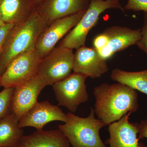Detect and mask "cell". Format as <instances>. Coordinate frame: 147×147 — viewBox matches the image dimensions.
Instances as JSON below:
<instances>
[{"label":"cell","mask_w":147,"mask_h":147,"mask_svg":"<svg viewBox=\"0 0 147 147\" xmlns=\"http://www.w3.org/2000/svg\"><path fill=\"white\" fill-rule=\"evenodd\" d=\"M94 111L98 119L108 125L139 108L137 90L120 83H104L95 87Z\"/></svg>","instance_id":"obj_1"},{"label":"cell","mask_w":147,"mask_h":147,"mask_svg":"<svg viewBox=\"0 0 147 147\" xmlns=\"http://www.w3.org/2000/svg\"><path fill=\"white\" fill-rule=\"evenodd\" d=\"M50 24L37 7L29 17L13 25L6 38L0 56L1 75L14 58L35 48L40 35Z\"/></svg>","instance_id":"obj_2"},{"label":"cell","mask_w":147,"mask_h":147,"mask_svg":"<svg viewBox=\"0 0 147 147\" xmlns=\"http://www.w3.org/2000/svg\"><path fill=\"white\" fill-rule=\"evenodd\" d=\"M67 121L59 128L68 139L72 147H108L102 142L99 134L100 129L107 125L95 117L92 108L89 115L82 117L73 113L66 114Z\"/></svg>","instance_id":"obj_3"},{"label":"cell","mask_w":147,"mask_h":147,"mask_svg":"<svg viewBox=\"0 0 147 147\" xmlns=\"http://www.w3.org/2000/svg\"><path fill=\"white\" fill-rule=\"evenodd\" d=\"M110 9H118L125 12L119 1L91 0L84 16L66 35L59 47L73 50L85 45L87 36L97 23L100 14Z\"/></svg>","instance_id":"obj_4"},{"label":"cell","mask_w":147,"mask_h":147,"mask_svg":"<svg viewBox=\"0 0 147 147\" xmlns=\"http://www.w3.org/2000/svg\"><path fill=\"white\" fill-rule=\"evenodd\" d=\"M74 58L72 49L59 46L55 47L40 60L38 75L43 79L47 86H53L72 74Z\"/></svg>","instance_id":"obj_5"},{"label":"cell","mask_w":147,"mask_h":147,"mask_svg":"<svg viewBox=\"0 0 147 147\" xmlns=\"http://www.w3.org/2000/svg\"><path fill=\"white\" fill-rule=\"evenodd\" d=\"M41 59L35 48L17 56L2 74L1 86L15 88L36 76Z\"/></svg>","instance_id":"obj_6"},{"label":"cell","mask_w":147,"mask_h":147,"mask_svg":"<svg viewBox=\"0 0 147 147\" xmlns=\"http://www.w3.org/2000/svg\"><path fill=\"white\" fill-rule=\"evenodd\" d=\"M87 76L74 72L66 79L53 85L58 105L65 107L71 113L89 99L86 81Z\"/></svg>","instance_id":"obj_7"},{"label":"cell","mask_w":147,"mask_h":147,"mask_svg":"<svg viewBox=\"0 0 147 147\" xmlns=\"http://www.w3.org/2000/svg\"><path fill=\"white\" fill-rule=\"evenodd\" d=\"M86 11L53 21L41 33L35 48L42 58L55 48V45L78 24Z\"/></svg>","instance_id":"obj_8"},{"label":"cell","mask_w":147,"mask_h":147,"mask_svg":"<svg viewBox=\"0 0 147 147\" xmlns=\"http://www.w3.org/2000/svg\"><path fill=\"white\" fill-rule=\"evenodd\" d=\"M47 86L43 79L36 76L15 87L11 102V111L20 119L38 102L40 92Z\"/></svg>","instance_id":"obj_9"},{"label":"cell","mask_w":147,"mask_h":147,"mask_svg":"<svg viewBox=\"0 0 147 147\" xmlns=\"http://www.w3.org/2000/svg\"><path fill=\"white\" fill-rule=\"evenodd\" d=\"M74 54L73 71L94 79L100 78L109 70L107 60L94 47L81 46Z\"/></svg>","instance_id":"obj_10"},{"label":"cell","mask_w":147,"mask_h":147,"mask_svg":"<svg viewBox=\"0 0 147 147\" xmlns=\"http://www.w3.org/2000/svg\"><path fill=\"white\" fill-rule=\"evenodd\" d=\"M103 32L108 36V43L105 48L98 52L106 60L116 53L136 45L141 37V29H132L126 26H112Z\"/></svg>","instance_id":"obj_11"},{"label":"cell","mask_w":147,"mask_h":147,"mask_svg":"<svg viewBox=\"0 0 147 147\" xmlns=\"http://www.w3.org/2000/svg\"><path fill=\"white\" fill-rule=\"evenodd\" d=\"M67 116L61 109L47 101L37 102L19 120L21 128L31 127L36 130H42L47 123L54 121L65 123Z\"/></svg>","instance_id":"obj_12"},{"label":"cell","mask_w":147,"mask_h":147,"mask_svg":"<svg viewBox=\"0 0 147 147\" xmlns=\"http://www.w3.org/2000/svg\"><path fill=\"white\" fill-rule=\"evenodd\" d=\"M129 113L117 121L108 125L110 138L106 141L109 147H147L139 143V123L129 122Z\"/></svg>","instance_id":"obj_13"},{"label":"cell","mask_w":147,"mask_h":147,"mask_svg":"<svg viewBox=\"0 0 147 147\" xmlns=\"http://www.w3.org/2000/svg\"><path fill=\"white\" fill-rule=\"evenodd\" d=\"M90 1L43 0L37 7L50 24L57 19L86 11Z\"/></svg>","instance_id":"obj_14"},{"label":"cell","mask_w":147,"mask_h":147,"mask_svg":"<svg viewBox=\"0 0 147 147\" xmlns=\"http://www.w3.org/2000/svg\"><path fill=\"white\" fill-rule=\"evenodd\" d=\"M38 6L36 0H0V13L5 24L14 25L29 17Z\"/></svg>","instance_id":"obj_15"},{"label":"cell","mask_w":147,"mask_h":147,"mask_svg":"<svg viewBox=\"0 0 147 147\" xmlns=\"http://www.w3.org/2000/svg\"><path fill=\"white\" fill-rule=\"evenodd\" d=\"M17 147H71L69 141L59 129L37 130L24 136Z\"/></svg>","instance_id":"obj_16"},{"label":"cell","mask_w":147,"mask_h":147,"mask_svg":"<svg viewBox=\"0 0 147 147\" xmlns=\"http://www.w3.org/2000/svg\"><path fill=\"white\" fill-rule=\"evenodd\" d=\"M19 119L10 113L0 119V147H17L24 136Z\"/></svg>","instance_id":"obj_17"},{"label":"cell","mask_w":147,"mask_h":147,"mask_svg":"<svg viewBox=\"0 0 147 147\" xmlns=\"http://www.w3.org/2000/svg\"><path fill=\"white\" fill-rule=\"evenodd\" d=\"M112 80L147 95V69L143 71H129L115 68L110 74Z\"/></svg>","instance_id":"obj_18"},{"label":"cell","mask_w":147,"mask_h":147,"mask_svg":"<svg viewBox=\"0 0 147 147\" xmlns=\"http://www.w3.org/2000/svg\"><path fill=\"white\" fill-rule=\"evenodd\" d=\"M15 88H4L0 92V119L11 113V102Z\"/></svg>","instance_id":"obj_19"},{"label":"cell","mask_w":147,"mask_h":147,"mask_svg":"<svg viewBox=\"0 0 147 147\" xmlns=\"http://www.w3.org/2000/svg\"><path fill=\"white\" fill-rule=\"evenodd\" d=\"M124 10L144 11L147 13V0H128Z\"/></svg>","instance_id":"obj_20"},{"label":"cell","mask_w":147,"mask_h":147,"mask_svg":"<svg viewBox=\"0 0 147 147\" xmlns=\"http://www.w3.org/2000/svg\"><path fill=\"white\" fill-rule=\"evenodd\" d=\"M136 45L146 53L147 57V13L146 12H144V24L141 28V38Z\"/></svg>","instance_id":"obj_21"},{"label":"cell","mask_w":147,"mask_h":147,"mask_svg":"<svg viewBox=\"0 0 147 147\" xmlns=\"http://www.w3.org/2000/svg\"><path fill=\"white\" fill-rule=\"evenodd\" d=\"M108 38L107 36L102 32L100 34L95 37L93 40V47L98 51H100L105 48L108 43Z\"/></svg>","instance_id":"obj_22"},{"label":"cell","mask_w":147,"mask_h":147,"mask_svg":"<svg viewBox=\"0 0 147 147\" xmlns=\"http://www.w3.org/2000/svg\"><path fill=\"white\" fill-rule=\"evenodd\" d=\"M14 24H7L0 27V56L2 52L6 38Z\"/></svg>","instance_id":"obj_23"},{"label":"cell","mask_w":147,"mask_h":147,"mask_svg":"<svg viewBox=\"0 0 147 147\" xmlns=\"http://www.w3.org/2000/svg\"><path fill=\"white\" fill-rule=\"evenodd\" d=\"M139 139H147V123L145 120H142L139 123Z\"/></svg>","instance_id":"obj_24"},{"label":"cell","mask_w":147,"mask_h":147,"mask_svg":"<svg viewBox=\"0 0 147 147\" xmlns=\"http://www.w3.org/2000/svg\"><path fill=\"white\" fill-rule=\"evenodd\" d=\"M5 24L3 21L2 19L1 16V13H0V27L3 26Z\"/></svg>","instance_id":"obj_25"},{"label":"cell","mask_w":147,"mask_h":147,"mask_svg":"<svg viewBox=\"0 0 147 147\" xmlns=\"http://www.w3.org/2000/svg\"><path fill=\"white\" fill-rule=\"evenodd\" d=\"M43 0H36L37 3L38 5L40 4L42 2Z\"/></svg>","instance_id":"obj_26"},{"label":"cell","mask_w":147,"mask_h":147,"mask_svg":"<svg viewBox=\"0 0 147 147\" xmlns=\"http://www.w3.org/2000/svg\"><path fill=\"white\" fill-rule=\"evenodd\" d=\"M1 75L0 74V87L1 86Z\"/></svg>","instance_id":"obj_27"},{"label":"cell","mask_w":147,"mask_h":147,"mask_svg":"<svg viewBox=\"0 0 147 147\" xmlns=\"http://www.w3.org/2000/svg\"><path fill=\"white\" fill-rule=\"evenodd\" d=\"M111 1H119V0H111Z\"/></svg>","instance_id":"obj_28"},{"label":"cell","mask_w":147,"mask_h":147,"mask_svg":"<svg viewBox=\"0 0 147 147\" xmlns=\"http://www.w3.org/2000/svg\"><path fill=\"white\" fill-rule=\"evenodd\" d=\"M145 121H146V123H147V118L145 120Z\"/></svg>","instance_id":"obj_29"}]
</instances>
